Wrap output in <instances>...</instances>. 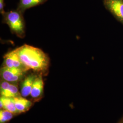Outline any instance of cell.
I'll use <instances>...</instances> for the list:
<instances>
[{
  "label": "cell",
  "instance_id": "cell-13",
  "mask_svg": "<svg viewBox=\"0 0 123 123\" xmlns=\"http://www.w3.org/2000/svg\"><path fill=\"white\" fill-rule=\"evenodd\" d=\"M0 12L2 15L5 12L4 11V0H0Z\"/></svg>",
  "mask_w": 123,
  "mask_h": 123
},
{
  "label": "cell",
  "instance_id": "cell-1",
  "mask_svg": "<svg viewBox=\"0 0 123 123\" xmlns=\"http://www.w3.org/2000/svg\"><path fill=\"white\" fill-rule=\"evenodd\" d=\"M15 50L28 70L45 73L48 70L49 57L41 49L24 44Z\"/></svg>",
  "mask_w": 123,
  "mask_h": 123
},
{
  "label": "cell",
  "instance_id": "cell-8",
  "mask_svg": "<svg viewBox=\"0 0 123 123\" xmlns=\"http://www.w3.org/2000/svg\"><path fill=\"white\" fill-rule=\"evenodd\" d=\"M44 90V82L41 75L37 76L33 84L30 95L34 99L42 97Z\"/></svg>",
  "mask_w": 123,
  "mask_h": 123
},
{
  "label": "cell",
  "instance_id": "cell-10",
  "mask_svg": "<svg viewBox=\"0 0 123 123\" xmlns=\"http://www.w3.org/2000/svg\"><path fill=\"white\" fill-rule=\"evenodd\" d=\"M48 0H19L18 10L22 13L31 7L43 4Z\"/></svg>",
  "mask_w": 123,
  "mask_h": 123
},
{
  "label": "cell",
  "instance_id": "cell-12",
  "mask_svg": "<svg viewBox=\"0 0 123 123\" xmlns=\"http://www.w3.org/2000/svg\"><path fill=\"white\" fill-rule=\"evenodd\" d=\"M14 114L8 110H1L0 111V123H6L13 118Z\"/></svg>",
  "mask_w": 123,
  "mask_h": 123
},
{
  "label": "cell",
  "instance_id": "cell-3",
  "mask_svg": "<svg viewBox=\"0 0 123 123\" xmlns=\"http://www.w3.org/2000/svg\"><path fill=\"white\" fill-rule=\"evenodd\" d=\"M26 71L20 68L2 67L0 68V76L2 80L16 84L24 78Z\"/></svg>",
  "mask_w": 123,
  "mask_h": 123
},
{
  "label": "cell",
  "instance_id": "cell-7",
  "mask_svg": "<svg viewBox=\"0 0 123 123\" xmlns=\"http://www.w3.org/2000/svg\"><path fill=\"white\" fill-rule=\"evenodd\" d=\"M37 75L31 74L24 77L21 84V94L23 97H27L31 94L33 83Z\"/></svg>",
  "mask_w": 123,
  "mask_h": 123
},
{
  "label": "cell",
  "instance_id": "cell-11",
  "mask_svg": "<svg viewBox=\"0 0 123 123\" xmlns=\"http://www.w3.org/2000/svg\"><path fill=\"white\" fill-rule=\"evenodd\" d=\"M0 108L1 110H8L14 115L19 113L15 105L12 98L0 97Z\"/></svg>",
  "mask_w": 123,
  "mask_h": 123
},
{
  "label": "cell",
  "instance_id": "cell-2",
  "mask_svg": "<svg viewBox=\"0 0 123 123\" xmlns=\"http://www.w3.org/2000/svg\"><path fill=\"white\" fill-rule=\"evenodd\" d=\"M22 14L17 9L5 12L2 15L3 23L6 24L12 32L21 38L25 36V26Z\"/></svg>",
  "mask_w": 123,
  "mask_h": 123
},
{
  "label": "cell",
  "instance_id": "cell-6",
  "mask_svg": "<svg viewBox=\"0 0 123 123\" xmlns=\"http://www.w3.org/2000/svg\"><path fill=\"white\" fill-rule=\"evenodd\" d=\"M0 92L1 97L13 98L21 96L16 84L10 83L4 80H2L0 82Z\"/></svg>",
  "mask_w": 123,
  "mask_h": 123
},
{
  "label": "cell",
  "instance_id": "cell-4",
  "mask_svg": "<svg viewBox=\"0 0 123 123\" xmlns=\"http://www.w3.org/2000/svg\"><path fill=\"white\" fill-rule=\"evenodd\" d=\"M106 8L123 24V0H104Z\"/></svg>",
  "mask_w": 123,
  "mask_h": 123
},
{
  "label": "cell",
  "instance_id": "cell-5",
  "mask_svg": "<svg viewBox=\"0 0 123 123\" xmlns=\"http://www.w3.org/2000/svg\"><path fill=\"white\" fill-rule=\"evenodd\" d=\"M3 58L4 61L2 67L9 68H20L28 71L22 63L15 50L6 53Z\"/></svg>",
  "mask_w": 123,
  "mask_h": 123
},
{
  "label": "cell",
  "instance_id": "cell-14",
  "mask_svg": "<svg viewBox=\"0 0 123 123\" xmlns=\"http://www.w3.org/2000/svg\"><path fill=\"white\" fill-rule=\"evenodd\" d=\"M118 123H123V116L121 119H120V120L119 121Z\"/></svg>",
  "mask_w": 123,
  "mask_h": 123
},
{
  "label": "cell",
  "instance_id": "cell-9",
  "mask_svg": "<svg viewBox=\"0 0 123 123\" xmlns=\"http://www.w3.org/2000/svg\"><path fill=\"white\" fill-rule=\"evenodd\" d=\"M17 110L19 113L26 112L32 105L31 102L21 96L12 98Z\"/></svg>",
  "mask_w": 123,
  "mask_h": 123
}]
</instances>
